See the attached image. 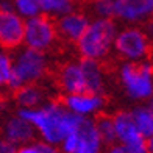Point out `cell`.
<instances>
[{"instance_id":"obj_25","label":"cell","mask_w":153,"mask_h":153,"mask_svg":"<svg viewBox=\"0 0 153 153\" xmlns=\"http://www.w3.org/2000/svg\"><path fill=\"white\" fill-rule=\"evenodd\" d=\"M145 149H147L149 153H153V136L149 137L147 141H145Z\"/></svg>"},{"instance_id":"obj_24","label":"cell","mask_w":153,"mask_h":153,"mask_svg":"<svg viewBox=\"0 0 153 153\" xmlns=\"http://www.w3.org/2000/svg\"><path fill=\"white\" fill-rule=\"evenodd\" d=\"M0 153H16V147L6 142L2 136H0Z\"/></svg>"},{"instance_id":"obj_15","label":"cell","mask_w":153,"mask_h":153,"mask_svg":"<svg viewBox=\"0 0 153 153\" xmlns=\"http://www.w3.org/2000/svg\"><path fill=\"white\" fill-rule=\"evenodd\" d=\"M48 91L41 83L20 86L14 91V102L19 109H33L48 102Z\"/></svg>"},{"instance_id":"obj_4","label":"cell","mask_w":153,"mask_h":153,"mask_svg":"<svg viewBox=\"0 0 153 153\" xmlns=\"http://www.w3.org/2000/svg\"><path fill=\"white\" fill-rule=\"evenodd\" d=\"M117 80L123 94L133 102H145L153 97V62H120Z\"/></svg>"},{"instance_id":"obj_22","label":"cell","mask_w":153,"mask_h":153,"mask_svg":"<svg viewBox=\"0 0 153 153\" xmlns=\"http://www.w3.org/2000/svg\"><path fill=\"white\" fill-rule=\"evenodd\" d=\"M105 153H149L145 144L139 145H123V144H113L105 149Z\"/></svg>"},{"instance_id":"obj_10","label":"cell","mask_w":153,"mask_h":153,"mask_svg":"<svg viewBox=\"0 0 153 153\" xmlns=\"http://www.w3.org/2000/svg\"><path fill=\"white\" fill-rule=\"evenodd\" d=\"M61 103L71 114L83 119H95L103 114L106 108L105 94H92V92H78L64 95Z\"/></svg>"},{"instance_id":"obj_14","label":"cell","mask_w":153,"mask_h":153,"mask_svg":"<svg viewBox=\"0 0 153 153\" xmlns=\"http://www.w3.org/2000/svg\"><path fill=\"white\" fill-rule=\"evenodd\" d=\"M111 117H113V125H114L116 144H123V145L145 144V139L139 134L128 109L116 111L114 114H111Z\"/></svg>"},{"instance_id":"obj_8","label":"cell","mask_w":153,"mask_h":153,"mask_svg":"<svg viewBox=\"0 0 153 153\" xmlns=\"http://www.w3.org/2000/svg\"><path fill=\"white\" fill-rule=\"evenodd\" d=\"M113 19L123 25H149L153 22V0H114Z\"/></svg>"},{"instance_id":"obj_28","label":"cell","mask_w":153,"mask_h":153,"mask_svg":"<svg viewBox=\"0 0 153 153\" xmlns=\"http://www.w3.org/2000/svg\"><path fill=\"white\" fill-rule=\"evenodd\" d=\"M150 106L153 108V97H152V99H150Z\"/></svg>"},{"instance_id":"obj_19","label":"cell","mask_w":153,"mask_h":153,"mask_svg":"<svg viewBox=\"0 0 153 153\" xmlns=\"http://www.w3.org/2000/svg\"><path fill=\"white\" fill-rule=\"evenodd\" d=\"M11 6H13V11L24 20L41 14V10L36 0H11Z\"/></svg>"},{"instance_id":"obj_6","label":"cell","mask_w":153,"mask_h":153,"mask_svg":"<svg viewBox=\"0 0 153 153\" xmlns=\"http://www.w3.org/2000/svg\"><path fill=\"white\" fill-rule=\"evenodd\" d=\"M61 153H105L106 145L97 131L94 119H83L76 122L74 130L58 145Z\"/></svg>"},{"instance_id":"obj_13","label":"cell","mask_w":153,"mask_h":153,"mask_svg":"<svg viewBox=\"0 0 153 153\" xmlns=\"http://www.w3.org/2000/svg\"><path fill=\"white\" fill-rule=\"evenodd\" d=\"M0 136H2L6 142L14 145L16 149L20 147V145L30 144L36 139L34 128L25 119L19 117L17 114L8 116L3 120L2 127H0Z\"/></svg>"},{"instance_id":"obj_20","label":"cell","mask_w":153,"mask_h":153,"mask_svg":"<svg viewBox=\"0 0 153 153\" xmlns=\"http://www.w3.org/2000/svg\"><path fill=\"white\" fill-rule=\"evenodd\" d=\"M89 13L92 19H113L114 0H89Z\"/></svg>"},{"instance_id":"obj_5","label":"cell","mask_w":153,"mask_h":153,"mask_svg":"<svg viewBox=\"0 0 153 153\" xmlns=\"http://www.w3.org/2000/svg\"><path fill=\"white\" fill-rule=\"evenodd\" d=\"M152 50L153 44L145 27L123 25L117 30L113 53H116L122 62H141L150 59Z\"/></svg>"},{"instance_id":"obj_9","label":"cell","mask_w":153,"mask_h":153,"mask_svg":"<svg viewBox=\"0 0 153 153\" xmlns=\"http://www.w3.org/2000/svg\"><path fill=\"white\" fill-rule=\"evenodd\" d=\"M55 83L58 91L62 95H71L86 91V72H85V61L69 59L56 69L55 74Z\"/></svg>"},{"instance_id":"obj_26","label":"cell","mask_w":153,"mask_h":153,"mask_svg":"<svg viewBox=\"0 0 153 153\" xmlns=\"http://www.w3.org/2000/svg\"><path fill=\"white\" fill-rule=\"evenodd\" d=\"M145 30H147L149 36H150V39H152V44H153V22H150L149 25H145Z\"/></svg>"},{"instance_id":"obj_16","label":"cell","mask_w":153,"mask_h":153,"mask_svg":"<svg viewBox=\"0 0 153 153\" xmlns=\"http://www.w3.org/2000/svg\"><path fill=\"white\" fill-rule=\"evenodd\" d=\"M133 122L145 141L153 136V108L150 105H137L130 111Z\"/></svg>"},{"instance_id":"obj_18","label":"cell","mask_w":153,"mask_h":153,"mask_svg":"<svg viewBox=\"0 0 153 153\" xmlns=\"http://www.w3.org/2000/svg\"><path fill=\"white\" fill-rule=\"evenodd\" d=\"M95 127H97V131L102 137L103 144L106 145H113L116 144V134H114V125H113V117L111 114H100L95 117Z\"/></svg>"},{"instance_id":"obj_23","label":"cell","mask_w":153,"mask_h":153,"mask_svg":"<svg viewBox=\"0 0 153 153\" xmlns=\"http://www.w3.org/2000/svg\"><path fill=\"white\" fill-rule=\"evenodd\" d=\"M16 153H47V144L41 142V141H33L30 144L17 147Z\"/></svg>"},{"instance_id":"obj_3","label":"cell","mask_w":153,"mask_h":153,"mask_svg":"<svg viewBox=\"0 0 153 153\" xmlns=\"http://www.w3.org/2000/svg\"><path fill=\"white\" fill-rule=\"evenodd\" d=\"M11 59L13 74L8 89L13 92L20 86L41 83L50 72V59L47 53L28 47H19L17 50H14V53H11Z\"/></svg>"},{"instance_id":"obj_11","label":"cell","mask_w":153,"mask_h":153,"mask_svg":"<svg viewBox=\"0 0 153 153\" xmlns=\"http://www.w3.org/2000/svg\"><path fill=\"white\" fill-rule=\"evenodd\" d=\"M25 20L13 10H0V48L14 52L24 45Z\"/></svg>"},{"instance_id":"obj_12","label":"cell","mask_w":153,"mask_h":153,"mask_svg":"<svg viewBox=\"0 0 153 153\" xmlns=\"http://www.w3.org/2000/svg\"><path fill=\"white\" fill-rule=\"evenodd\" d=\"M89 14L83 10H72L55 19V27H56L58 39L64 41L67 44H76L78 39L83 36L85 30L89 25Z\"/></svg>"},{"instance_id":"obj_7","label":"cell","mask_w":153,"mask_h":153,"mask_svg":"<svg viewBox=\"0 0 153 153\" xmlns=\"http://www.w3.org/2000/svg\"><path fill=\"white\" fill-rule=\"evenodd\" d=\"M58 33L55 19L45 14H38L25 20L24 25V47L47 53L58 44Z\"/></svg>"},{"instance_id":"obj_17","label":"cell","mask_w":153,"mask_h":153,"mask_svg":"<svg viewBox=\"0 0 153 153\" xmlns=\"http://www.w3.org/2000/svg\"><path fill=\"white\" fill-rule=\"evenodd\" d=\"M41 10V14H45L52 19H56L66 13L75 10L76 0H36Z\"/></svg>"},{"instance_id":"obj_1","label":"cell","mask_w":153,"mask_h":153,"mask_svg":"<svg viewBox=\"0 0 153 153\" xmlns=\"http://www.w3.org/2000/svg\"><path fill=\"white\" fill-rule=\"evenodd\" d=\"M16 114L34 128L41 142L53 147H58L80 120V117L71 114L64 108L61 100H48L33 109H17Z\"/></svg>"},{"instance_id":"obj_2","label":"cell","mask_w":153,"mask_h":153,"mask_svg":"<svg viewBox=\"0 0 153 153\" xmlns=\"http://www.w3.org/2000/svg\"><path fill=\"white\" fill-rule=\"evenodd\" d=\"M119 30L114 19H91L83 36L75 44L80 58L103 62L113 55L114 38Z\"/></svg>"},{"instance_id":"obj_21","label":"cell","mask_w":153,"mask_h":153,"mask_svg":"<svg viewBox=\"0 0 153 153\" xmlns=\"http://www.w3.org/2000/svg\"><path fill=\"white\" fill-rule=\"evenodd\" d=\"M11 74H13L11 52H6L3 48H0V91L10 88Z\"/></svg>"},{"instance_id":"obj_27","label":"cell","mask_w":153,"mask_h":153,"mask_svg":"<svg viewBox=\"0 0 153 153\" xmlns=\"http://www.w3.org/2000/svg\"><path fill=\"white\" fill-rule=\"evenodd\" d=\"M47 153H61L58 147H53V145H48L47 144Z\"/></svg>"}]
</instances>
